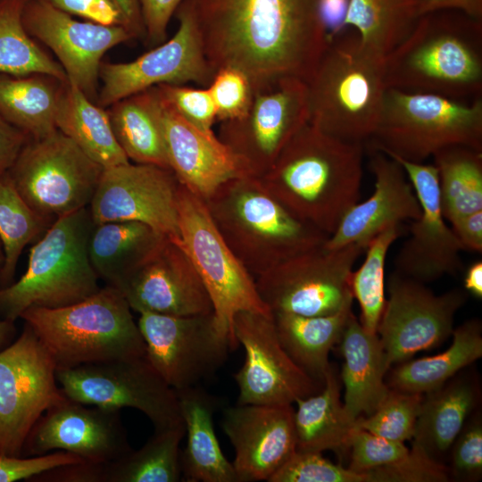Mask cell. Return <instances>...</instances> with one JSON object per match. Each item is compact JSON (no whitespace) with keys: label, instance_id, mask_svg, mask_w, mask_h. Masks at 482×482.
<instances>
[{"label":"cell","instance_id":"cell-1","mask_svg":"<svg viewBox=\"0 0 482 482\" xmlns=\"http://www.w3.org/2000/svg\"><path fill=\"white\" fill-rule=\"evenodd\" d=\"M207 61L234 68L253 91L307 81L328 41L320 0H194Z\"/></svg>","mask_w":482,"mask_h":482},{"label":"cell","instance_id":"cell-2","mask_svg":"<svg viewBox=\"0 0 482 482\" xmlns=\"http://www.w3.org/2000/svg\"><path fill=\"white\" fill-rule=\"evenodd\" d=\"M364 149L308 122L258 179L295 217L329 237L359 202Z\"/></svg>","mask_w":482,"mask_h":482},{"label":"cell","instance_id":"cell-3","mask_svg":"<svg viewBox=\"0 0 482 482\" xmlns=\"http://www.w3.org/2000/svg\"><path fill=\"white\" fill-rule=\"evenodd\" d=\"M387 88L471 101L482 92V20L455 10L420 17L384 60Z\"/></svg>","mask_w":482,"mask_h":482},{"label":"cell","instance_id":"cell-4","mask_svg":"<svg viewBox=\"0 0 482 482\" xmlns=\"http://www.w3.org/2000/svg\"><path fill=\"white\" fill-rule=\"evenodd\" d=\"M204 202L224 241L253 278L328 237L289 212L257 177L232 178Z\"/></svg>","mask_w":482,"mask_h":482},{"label":"cell","instance_id":"cell-5","mask_svg":"<svg viewBox=\"0 0 482 482\" xmlns=\"http://www.w3.org/2000/svg\"><path fill=\"white\" fill-rule=\"evenodd\" d=\"M384 60L345 28L328 37L306 81L309 122L339 139L366 144L374 134L387 89Z\"/></svg>","mask_w":482,"mask_h":482},{"label":"cell","instance_id":"cell-6","mask_svg":"<svg viewBox=\"0 0 482 482\" xmlns=\"http://www.w3.org/2000/svg\"><path fill=\"white\" fill-rule=\"evenodd\" d=\"M21 319L35 332L56 369L145 353L131 308L107 285L71 305L29 308Z\"/></svg>","mask_w":482,"mask_h":482},{"label":"cell","instance_id":"cell-7","mask_svg":"<svg viewBox=\"0 0 482 482\" xmlns=\"http://www.w3.org/2000/svg\"><path fill=\"white\" fill-rule=\"evenodd\" d=\"M93 227L88 207L56 219L30 248L20 279L0 288V316L14 322L29 308L64 307L98 292L87 250Z\"/></svg>","mask_w":482,"mask_h":482},{"label":"cell","instance_id":"cell-8","mask_svg":"<svg viewBox=\"0 0 482 482\" xmlns=\"http://www.w3.org/2000/svg\"><path fill=\"white\" fill-rule=\"evenodd\" d=\"M365 146L422 162L450 145L482 151V98L462 101L387 88L376 130Z\"/></svg>","mask_w":482,"mask_h":482},{"label":"cell","instance_id":"cell-9","mask_svg":"<svg viewBox=\"0 0 482 482\" xmlns=\"http://www.w3.org/2000/svg\"><path fill=\"white\" fill-rule=\"evenodd\" d=\"M179 239L198 273L212 304L215 323L230 342L238 345L233 320L240 312L272 314L260 297L253 277L236 257L213 223L203 199L180 184Z\"/></svg>","mask_w":482,"mask_h":482},{"label":"cell","instance_id":"cell-10","mask_svg":"<svg viewBox=\"0 0 482 482\" xmlns=\"http://www.w3.org/2000/svg\"><path fill=\"white\" fill-rule=\"evenodd\" d=\"M103 170L56 129L29 139L7 173L26 203L54 222L89 206Z\"/></svg>","mask_w":482,"mask_h":482},{"label":"cell","instance_id":"cell-11","mask_svg":"<svg viewBox=\"0 0 482 482\" xmlns=\"http://www.w3.org/2000/svg\"><path fill=\"white\" fill-rule=\"evenodd\" d=\"M56 379L67 398L119 411L136 409L154 430L184 423L176 391L145 355L56 369Z\"/></svg>","mask_w":482,"mask_h":482},{"label":"cell","instance_id":"cell-12","mask_svg":"<svg viewBox=\"0 0 482 482\" xmlns=\"http://www.w3.org/2000/svg\"><path fill=\"white\" fill-rule=\"evenodd\" d=\"M366 247L356 243L312 249L255 277L258 294L271 313H336L353 304L350 275Z\"/></svg>","mask_w":482,"mask_h":482},{"label":"cell","instance_id":"cell-13","mask_svg":"<svg viewBox=\"0 0 482 482\" xmlns=\"http://www.w3.org/2000/svg\"><path fill=\"white\" fill-rule=\"evenodd\" d=\"M66 398L56 366L32 328L0 350V456H22L40 416Z\"/></svg>","mask_w":482,"mask_h":482},{"label":"cell","instance_id":"cell-14","mask_svg":"<svg viewBox=\"0 0 482 482\" xmlns=\"http://www.w3.org/2000/svg\"><path fill=\"white\" fill-rule=\"evenodd\" d=\"M179 28L171 38L128 62H102L96 104L104 108L161 84L195 82L207 87L214 71L205 56L194 0L177 10Z\"/></svg>","mask_w":482,"mask_h":482},{"label":"cell","instance_id":"cell-15","mask_svg":"<svg viewBox=\"0 0 482 482\" xmlns=\"http://www.w3.org/2000/svg\"><path fill=\"white\" fill-rule=\"evenodd\" d=\"M308 122L306 82L286 79L253 91L245 114L221 121L217 137L236 156L244 172L258 178Z\"/></svg>","mask_w":482,"mask_h":482},{"label":"cell","instance_id":"cell-16","mask_svg":"<svg viewBox=\"0 0 482 482\" xmlns=\"http://www.w3.org/2000/svg\"><path fill=\"white\" fill-rule=\"evenodd\" d=\"M137 323L146 359L174 390L197 386L211 378L232 350L212 312L175 316L145 312L139 313Z\"/></svg>","mask_w":482,"mask_h":482},{"label":"cell","instance_id":"cell-17","mask_svg":"<svg viewBox=\"0 0 482 482\" xmlns=\"http://www.w3.org/2000/svg\"><path fill=\"white\" fill-rule=\"evenodd\" d=\"M387 292L377 334L390 367L452 336L454 316L467 300L461 289L436 295L424 283L395 271L389 276Z\"/></svg>","mask_w":482,"mask_h":482},{"label":"cell","instance_id":"cell-18","mask_svg":"<svg viewBox=\"0 0 482 482\" xmlns=\"http://www.w3.org/2000/svg\"><path fill=\"white\" fill-rule=\"evenodd\" d=\"M233 332L245 350V362L234 375L237 404L288 405L320 391V384L303 370L283 348L273 315L240 312Z\"/></svg>","mask_w":482,"mask_h":482},{"label":"cell","instance_id":"cell-19","mask_svg":"<svg viewBox=\"0 0 482 482\" xmlns=\"http://www.w3.org/2000/svg\"><path fill=\"white\" fill-rule=\"evenodd\" d=\"M179 186L170 170L153 164L104 169L88 206L93 223L139 221L177 241Z\"/></svg>","mask_w":482,"mask_h":482},{"label":"cell","instance_id":"cell-20","mask_svg":"<svg viewBox=\"0 0 482 482\" xmlns=\"http://www.w3.org/2000/svg\"><path fill=\"white\" fill-rule=\"evenodd\" d=\"M22 21L27 32L54 53L67 80L96 103L103 56L115 46L135 37L123 26L77 21L46 0H27Z\"/></svg>","mask_w":482,"mask_h":482},{"label":"cell","instance_id":"cell-21","mask_svg":"<svg viewBox=\"0 0 482 482\" xmlns=\"http://www.w3.org/2000/svg\"><path fill=\"white\" fill-rule=\"evenodd\" d=\"M131 450L120 411L65 398L45 411L28 435L22 456L62 451L104 463Z\"/></svg>","mask_w":482,"mask_h":482},{"label":"cell","instance_id":"cell-22","mask_svg":"<svg viewBox=\"0 0 482 482\" xmlns=\"http://www.w3.org/2000/svg\"><path fill=\"white\" fill-rule=\"evenodd\" d=\"M390 157L403 168L420 205V215L412 220L410 236L395 256V271L421 283L456 274L464 248L443 215L436 168Z\"/></svg>","mask_w":482,"mask_h":482},{"label":"cell","instance_id":"cell-23","mask_svg":"<svg viewBox=\"0 0 482 482\" xmlns=\"http://www.w3.org/2000/svg\"><path fill=\"white\" fill-rule=\"evenodd\" d=\"M114 288L138 313L190 316L212 312V302L193 263L167 237Z\"/></svg>","mask_w":482,"mask_h":482},{"label":"cell","instance_id":"cell-24","mask_svg":"<svg viewBox=\"0 0 482 482\" xmlns=\"http://www.w3.org/2000/svg\"><path fill=\"white\" fill-rule=\"evenodd\" d=\"M295 409L237 404L223 411L222 429L234 451L238 482L268 481L296 451Z\"/></svg>","mask_w":482,"mask_h":482},{"label":"cell","instance_id":"cell-25","mask_svg":"<svg viewBox=\"0 0 482 482\" xmlns=\"http://www.w3.org/2000/svg\"><path fill=\"white\" fill-rule=\"evenodd\" d=\"M146 91L162 129L169 167L181 185L204 200L227 180L246 175L213 131H204L183 119L156 87Z\"/></svg>","mask_w":482,"mask_h":482},{"label":"cell","instance_id":"cell-26","mask_svg":"<svg viewBox=\"0 0 482 482\" xmlns=\"http://www.w3.org/2000/svg\"><path fill=\"white\" fill-rule=\"evenodd\" d=\"M369 151L375 190L367 200L358 202L346 212L323 244L328 249L356 243L367 246L389 225L414 220L420 215V202L402 165L383 152Z\"/></svg>","mask_w":482,"mask_h":482},{"label":"cell","instance_id":"cell-27","mask_svg":"<svg viewBox=\"0 0 482 482\" xmlns=\"http://www.w3.org/2000/svg\"><path fill=\"white\" fill-rule=\"evenodd\" d=\"M344 357L343 406L353 420L372 414L386 399L390 365L377 333L367 331L353 313L339 342Z\"/></svg>","mask_w":482,"mask_h":482},{"label":"cell","instance_id":"cell-28","mask_svg":"<svg viewBox=\"0 0 482 482\" xmlns=\"http://www.w3.org/2000/svg\"><path fill=\"white\" fill-rule=\"evenodd\" d=\"M175 391L187 436L180 454L184 480L238 482L234 466L222 453L215 433L213 417L218 399L198 386Z\"/></svg>","mask_w":482,"mask_h":482},{"label":"cell","instance_id":"cell-29","mask_svg":"<svg viewBox=\"0 0 482 482\" xmlns=\"http://www.w3.org/2000/svg\"><path fill=\"white\" fill-rule=\"evenodd\" d=\"M478 400L476 383L456 375L442 386L424 394L412 445L440 461L439 457L451 448Z\"/></svg>","mask_w":482,"mask_h":482},{"label":"cell","instance_id":"cell-30","mask_svg":"<svg viewBox=\"0 0 482 482\" xmlns=\"http://www.w3.org/2000/svg\"><path fill=\"white\" fill-rule=\"evenodd\" d=\"M55 123L104 169L129 162L115 138L108 112L69 80L62 85Z\"/></svg>","mask_w":482,"mask_h":482},{"label":"cell","instance_id":"cell-31","mask_svg":"<svg viewBox=\"0 0 482 482\" xmlns=\"http://www.w3.org/2000/svg\"><path fill=\"white\" fill-rule=\"evenodd\" d=\"M296 450L339 453L349 448L356 420L345 412L340 398V381L330 366L320 391L295 403Z\"/></svg>","mask_w":482,"mask_h":482},{"label":"cell","instance_id":"cell-32","mask_svg":"<svg viewBox=\"0 0 482 482\" xmlns=\"http://www.w3.org/2000/svg\"><path fill=\"white\" fill-rule=\"evenodd\" d=\"M352 306L329 315L272 313L278 339L291 359L309 376L324 384L328 355L343 336Z\"/></svg>","mask_w":482,"mask_h":482},{"label":"cell","instance_id":"cell-33","mask_svg":"<svg viewBox=\"0 0 482 482\" xmlns=\"http://www.w3.org/2000/svg\"><path fill=\"white\" fill-rule=\"evenodd\" d=\"M184 423L154 430L137 450L104 463L87 464V482H178L182 478Z\"/></svg>","mask_w":482,"mask_h":482},{"label":"cell","instance_id":"cell-34","mask_svg":"<svg viewBox=\"0 0 482 482\" xmlns=\"http://www.w3.org/2000/svg\"><path fill=\"white\" fill-rule=\"evenodd\" d=\"M448 349L434 356L405 361L392 371L388 386L403 392L426 394L442 386L459 371L482 356V327L470 320L453 331Z\"/></svg>","mask_w":482,"mask_h":482},{"label":"cell","instance_id":"cell-35","mask_svg":"<svg viewBox=\"0 0 482 482\" xmlns=\"http://www.w3.org/2000/svg\"><path fill=\"white\" fill-rule=\"evenodd\" d=\"M63 82L44 74H0V115L29 139L57 129L55 118Z\"/></svg>","mask_w":482,"mask_h":482},{"label":"cell","instance_id":"cell-36","mask_svg":"<svg viewBox=\"0 0 482 482\" xmlns=\"http://www.w3.org/2000/svg\"><path fill=\"white\" fill-rule=\"evenodd\" d=\"M164 237L139 221H110L95 225L87 250L98 278L115 287Z\"/></svg>","mask_w":482,"mask_h":482},{"label":"cell","instance_id":"cell-37","mask_svg":"<svg viewBox=\"0 0 482 482\" xmlns=\"http://www.w3.org/2000/svg\"><path fill=\"white\" fill-rule=\"evenodd\" d=\"M420 17L416 0H348L342 29H353L364 47L385 58Z\"/></svg>","mask_w":482,"mask_h":482},{"label":"cell","instance_id":"cell-38","mask_svg":"<svg viewBox=\"0 0 482 482\" xmlns=\"http://www.w3.org/2000/svg\"><path fill=\"white\" fill-rule=\"evenodd\" d=\"M109 107L113 134L128 159L170 170L162 129L147 91L120 99Z\"/></svg>","mask_w":482,"mask_h":482},{"label":"cell","instance_id":"cell-39","mask_svg":"<svg viewBox=\"0 0 482 482\" xmlns=\"http://www.w3.org/2000/svg\"><path fill=\"white\" fill-rule=\"evenodd\" d=\"M442 212L451 223L482 210V151L465 145H450L436 151Z\"/></svg>","mask_w":482,"mask_h":482},{"label":"cell","instance_id":"cell-40","mask_svg":"<svg viewBox=\"0 0 482 482\" xmlns=\"http://www.w3.org/2000/svg\"><path fill=\"white\" fill-rule=\"evenodd\" d=\"M27 0H0V74H44L67 80L61 64L27 32L22 12Z\"/></svg>","mask_w":482,"mask_h":482},{"label":"cell","instance_id":"cell-41","mask_svg":"<svg viewBox=\"0 0 482 482\" xmlns=\"http://www.w3.org/2000/svg\"><path fill=\"white\" fill-rule=\"evenodd\" d=\"M404 232L403 223L391 224L379 232L369 242L364 262L350 275L351 292L361 309L360 322L369 332L377 333L385 307V266L388 250Z\"/></svg>","mask_w":482,"mask_h":482},{"label":"cell","instance_id":"cell-42","mask_svg":"<svg viewBox=\"0 0 482 482\" xmlns=\"http://www.w3.org/2000/svg\"><path fill=\"white\" fill-rule=\"evenodd\" d=\"M49 223L26 203L8 173L0 178V242L4 255L0 281L4 287L12 279L24 247L45 233Z\"/></svg>","mask_w":482,"mask_h":482},{"label":"cell","instance_id":"cell-43","mask_svg":"<svg viewBox=\"0 0 482 482\" xmlns=\"http://www.w3.org/2000/svg\"><path fill=\"white\" fill-rule=\"evenodd\" d=\"M424 394L390 388L370 415L356 420V427L386 439L404 443L412 438Z\"/></svg>","mask_w":482,"mask_h":482},{"label":"cell","instance_id":"cell-44","mask_svg":"<svg viewBox=\"0 0 482 482\" xmlns=\"http://www.w3.org/2000/svg\"><path fill=\"white\" fill-rule=\"evenodd\" d=\"M268 482H368V476L335 464L321 453L296 450Z\"/></svg>","mask_w":482,"mask_h":482},{"label":"cell","instance_id":"cell-45","mask_svg":"<svg viewBox=\"0 0 482 482\" xmlns=\"http://www.w3.org/2000/svg\"><path fill=\"white\" fill-rule=\"evenodd\" d=\"M207 88L216 108L217 120L220 122L244 116L253 95L247 77L229 67L216 71Z\"/></svg>","mask_w":482,"mask_h":482},{"label":"cell","instance_id":"cell-46","mask_svg":"<svg viewBox=\"0 0 482 482\" xmlns=\"http://www.w3.org/2000/svg\"><path fill=\"white\" fill-rule=\"evenodd\" d=\"M368 482H445L450 470L442 462L412 445L394 463L368 471Z\"/></svg>","mask_w":482,"mask_h":482},{"label":"cell","instance_id":"cell-47","mask_svg":"<svg viewBox=\"0 0 482 482\" xmlns=\"http://www.w3.org/2000/svg\"><path fill=\"white\" fill-rule=\"evenodd\" d=\"M349 448L351 461L348 468L358 473H367L394 463L410 450L404 443L386 439L357 427L351 436Z\"/></svg>","mask_w":482,"mask_h":482},{"label":"cell","instance_id":"cell-48","mask_svg":"<svg viewBox=\"0 0 482 482\" xmlns=\"http://www.w3.org/2000/svg\"><path fill=\"white\" fill-rule=\"evenodd\" d=\"M162 99L183 119L206 131L217 120L216 108L207 87L195 88L184 85L155 86Z\"/></svg>","mask_w":482,"mask_h":482},{"label":"cell","instance_id":"cell-49","mask_svg":"<svg viewBox=\"0 0 482 482\" xmlns=\"http://www.w3.org/2000/svg\"><path fill=\"white\" fill-rule=\"evenodd\" d=\"M450 474L462 480L479 479L482 474V425L476 419L464 426L452 446Z\"/></svg>","mask_w":482,"mask_h":482},{"label":"cell","instance_id":"cell-50","mask_svg":"<svg viewBox=\"0 0 482 482\" xmlns=\"http://www.w3.org/2000/svg\"><path fill=\"white\" fill-rule=\"evenodd\" d=\"M82 461L79 456L62 451L37 456H0V482L30 480L56 467Z\"/></svg>","mask_w":482,"mask_h":482},{"label":"cell","instance_id":"cell-51","mask_svg":"<svg viewBox=\"0 0 482 482\" xmlns=\"http://www.w3.org/2000/svg\"><path fill=\"white\" fill-rule=\"evenodd\" d=\"M46 1L54 7L71 16H78L85 19L86 21L103 25L123 26L128 29L125 18L120 9L113 0Z\"/></svg>","mask_w":482,"mask_h":482},{"label":"cell","instance_id":"cell-52","mask_svg":"<svg viewBox=\"0 0 482 482\" xmlns=\"http://www.w3.org/2000/svg\"><path fill=\"white\" fill-rule=\"evenodd\" d=\"M186 0H138L145 29L150 44L165 41L168 24L179 5Z\"/></svg>","mask_w":482,"mask_h":482},{"label":"cell","instance_id":"cell-53","mask_svg":"<svg viewBox=\"0 0 482 482\" xmlns=\"http://www.w3.org/2000/svg\"><path fill=\"white\" fill-rule=\"evenodd\" d=\"M29 137L0 115V178L9 171Z\"/></svg>","mask_w":482,"mask_h":482},{"label":"cell","instance_id":"cell-54","mask_svg":"<svg viewBox=\"0 0 482 482\" xmlns=\"http://www.w3.org/2000/svg\"><path fill=\"white\" fill-rule=\"evenodd\" d=\"M451 224L464 250L482 252V210L462 216Z\"/></svg>","mask_w":482,"mask_h":482},{"label":"cell","instance_id":"cell-55","mask_svg":"<svg viewBox=\"0 0 482 482\" xmlns=\"http://www.w3.org/2000/svg\"><path fill=\"white\" fill-rule=\"evenodd\" d=\"M420 16L441 10L462 12L482 20V0H416Z\"/></svg>","mask_w":482,"mask_h":482},{"label":"cell","instance_id":"cell-56","mask_svg":"<svg viewBox=\"0 0 482 482\" xmlns=\"http://www.w3.org/2000/svg\"><path fill=\"white\" fill-rule=\"evenodd\" d=\"M120 9L128 29L135 37L145 35L138 0H113Z\"/></svg>","mask_w":482,"mask_h":482},{"label":"cell","instance_id":"cell-57","mask_svg":"<svg viewBox=\"0 0 482 482\" xmlns=\"http://www.w3.org/2000/svg\"><path fill=\"white\" fill-rule=\"evenodd\" d=\"M348 0H320L321 12L326 23L338 26L344 21Z\"/></svg>","mask_w":482,"mask_h":482},{"label":"cell","instance_id":"cell-58","mask_svg":"<svg viewBox=\"0 0 482 482\" xmlns=\"http://www.w3.org/2000/svg\"><path fill=\"white\" fill-rule=\"evenodd\" d=\"M463 285L475 297L482 298V262H473L466 270Z\"/></svg>","mask_w":482,"mask_h":482},{"label":"cell","instance_id":"cell-59","mask_svg":"<svg viewBox=\"0 0 482 482\" xmlns=\"http://www.w3.org/2000/svg\"><path fill=\"white\" fill-rule=\"evenodd\" d=\"M14 322L0 316V350L10 345L15 335Z\"/></svg>","mask_w":482,"mask_h":482},{"label":"cell","instance_id":"cell-60","mask_svg":"<svg viewBox=\"0 0 482 482\" xmlns=\"http://www.w3.org/2000/svg\"><path fill=\"white\" fill-rule=\"evenodd\" d=\"M4 261V250L0 242V271L2 270Z\"/></svg>","mask_w":482,"mask_h":482}]
</instances>
